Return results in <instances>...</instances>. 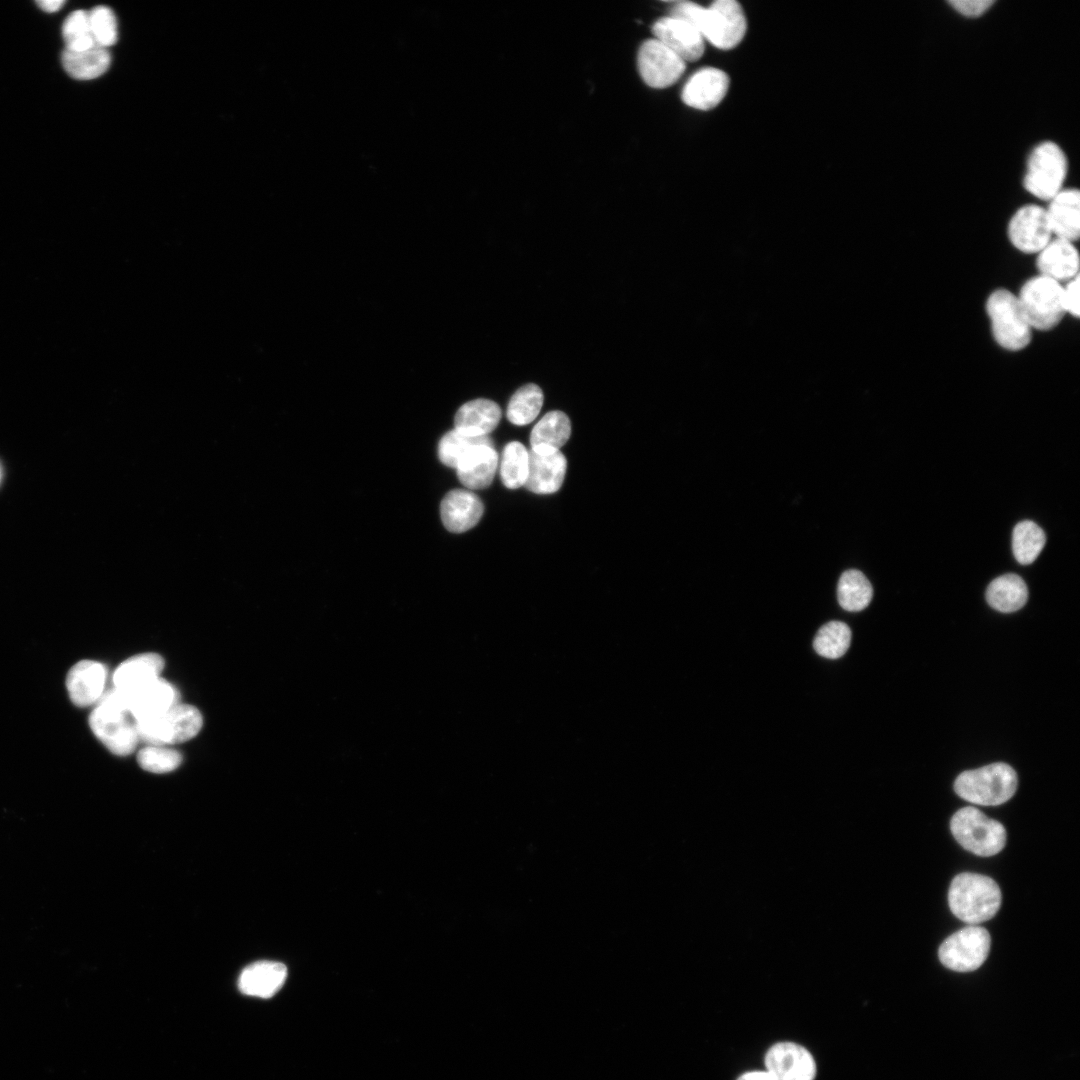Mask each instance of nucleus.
Wrapping results in <instances>:
<instances>
[{
  "mask_svg": "<svg viewBox=\"0 0 1080 1080\" xmlns=\"http://www.w3.org/2000/svg\"><path fill=\"white\" fill-rule=\"evenodd\" d=\"M670 16L682 19L696 28L708 41L719 49H732L745 36L747 20L741 5L735 0H717L709 7L693 2H678Z\"/></svg>",
  "mask_w": 1080,
  "mask_h": 1080,
  "instance_id": "f257e3e1",
  "label": "nucleus"
},
{
  "mask_svg": "<svg viewBox=\"0 0 1080 1080\" xmlns=\"http://www.w3.org/2000/svg\"><path fill=\"white\" fill-rule=\"evenodd\" d=\"M948 903L951 912L958 919L977 925L997 913L1001 905V891L992 878L965 872L952 880Z\"/></svg>",
  "mask_w": 1080,
  "mask_h": 1080,
  "instance_id": "f03ea898",
  "label": "nucleus"
},
{
  "mask_svg": "<svg viewBox=\"0 0 1080 1080\" xmlns=\"http://www.w3.org/2000/svg\"><path fill=\"white\" fill-rule=\"evenodd\" d=\"M985 311L992 337L999 347L1018 352L1030 344L1033 330L1016 294L1005 288L993 290L986 299Z\"/></svg>",
  "mask_w": 1080,
  "mask_h": 1080,
  "instance_id": "7ed1b4c3",
  "label": "nucleus"
},
{
  "mask_svg": "<svg viewBox=\"0 0 1080 1080\" xmlns=\"http://www.w3.org/2000/svg\"><path fill=\"white\" fill-rule=\"evenodd\" d=\"M1017 775L1002 762L962 772L954 782V790L962 799L983 806H997L1008 801L1016 792Z\"/></svg>",
  "mask_w": 1080,
  "mask_h": 1080,
  "instance_id": "20e7f679",
  "label": "nucleus"
},
{
  "mask_svg": "<svg viewBox=\"0 0 1080 1080\" xmlns=\"http://www.w3.org/2000/svg\"><path fill=\"white\" fill-rule=\"evenodd\" d=\"M1067 173L1064 150L1056 142L1044 140L1029 152L1022 184L1035 198L1049 201L1064 188Z\"/></svg>",
  "mask_w": 1080,
  "mask_h": 1080,
  "instance_id": "39448f33",
  "label": "nucleus"
},
{
  "mask_svg": "<svg viewBox=\"0 0 1080 1080\" xmlns=\"http://www.w3.org/2000/svg\"><path fill=\"white\" fill-rule=\"evenodd\" d=\"M1063 284L1037 274L1027 279L1016 294L1032 330L1049 331L1066 315L1062 302Z\"/></svg>",
  "mask_w": 1080,
  "mask_h": 1080,
  "instance_id": "423d86ee",
  "label": "nucleus"
},
{
  "mask_svg": "<svg viewBox=\"0 0 1080 1080\" xmlns=\"http://www.w3.org/2000/svg\"><path fill=\"white\" fill-rule=\"evenodd\" d=\"M950 829L964 849L978 856H993L1006 844L1004 826L975 807L959 809L951 818Z\"/></svg>",
  "mask_w": 1080,
  "mask_h": 1080,
  "instance_id": "0eeeda50",
  "label": "nucleus"
},
{
  "mask_svg": "<svg viewBox=\"0 0 1080 1080\" xmlns=\"http://www.w3.org/2000/svg\"><path fill=\"white\" fill-rule=\"evenodd\" d=\"M202 724V715L197 708L179 703L157 716L135 721L138 738L157 746L190 740Z\"/></svg>",
  "mask_w": 1080,
  "mask_h": 1080,
  "instance_id": "6e6552de",
  "label": "nucleus"
},
{
  "mask_svg": "<svg viewBox=\"0 0 1080 1080\" xmlns=\"http://www.w3.org/2000/svg\"><path fill=\"white\" fill-rule=\"evenodd\" d=\"M991 945L988 931L977 925L967 926L948 936L940 945L941 963L957 972L979 968L986 960Z\"/></svg>",
  "mask_w": 1080,
  "mask_h": 1080,
  "instance_id": "1a4fd4ad",
  "label": "nucleus"
},
{
  "mask_svg": "<svg viewBox=\"0 0 1080 1080\" xmlns=\"http://www.w3.org/2000/svg\"><path fill=\"white\" fill-rule=\"evenodd\" d=\"M131 717L128 711L97 703L89 716V725L94 735L112 753L126 756L135 750L139 739L135 720H131Z\"/></svg>",
  "mask_w": 1080,
  "mask_h": 1080,
  "instance_id": "9d476101",
  "label": "nucleus"
},
{
  "mask_svg": "<svg viewBox=\"0 0 1080 1080\" xmlns=\"http://www.w3.org/2000/svg\"><path fill=\"white\" fill-rule=\"evenodd\" d=\"M1007 236L1011 245L1025 254H1037L1053 238L1045 207L1025 204L1010 217Z\"/></svg>",
  "mask_w": 1080,
  "mask_h": 1080,
  "instance_id": "9b49d317",
  "label": "nucleus"
},
{
  "mask_svg": "<svg viewBox=\"0 0 1080 1080\" xmlns=\"http://www.w3.org/2000/svg\"><path fill=\"white\" fill-rule=\"evenodd\" d=\"M637 65L643 81L653 88L671 86L686 68V63L678 55L655 38L641 45Z\"/></svg>",
  "mask_w": 1080,
  "mask_h": 1080,
  "instance_id": "f8f14e48",
  "label": "nucleus"
},
{
  "mask_svg": "<svg viewBox=\"0 0 1080 1080\" xmlns=\"http://www.w3.org/2000/svg\"><path fill=\"white\" fill-rule=\"evenodd\" d=\"M766 1071L776 1080H814L816 1063L811 1053L793 1042H779L765 1055Z\"/></svg>",
  "mask_w": 1080,
  "mask_h": 1080,
  "instance_id": "ddd939ff",
  "label": "nucleus"
},
{
  "mask_svg": "<svg viewBox=\"0 0 1080 1080\" xmlns=\"http://www.w3.org/2000/svg\"><path fill=\"white\" fill-rule=\"evenodd\" d=\"M567 470V460L560 450L531 448L525 488L536 494H551L560 489Z\"/></svg>",
  "mask_w": 1080,
  "mask_h": 1080,
  "instance_id": "4468645a",
  "label": "nucleus"
},
{
  "mask_svg": "<svg viewBox=\"0 0 1080 1080\" xmlns=\"http://www.w3.org/2000/svg\"><path fill=\"white\" fill-rule=\"evenodd\" d=\"M655 39L678 55L685 63L699 60L705 51V40L699 31L686 21L667 16L652 27Z\"/></svg>",
  "mask_w": 1080,
  "mask_h": 1080,
  "instance_id": "2eb2a0df",
  "label": "nucleus"
},
{
  "mask_svg": "<svg viewBox=\"0 0 1080 1080\" xmlns=\"http://www.w3.org/2000/svg\"><path fill=\"white\" fill-rule=\"evenodd\" d=\"M125 692L128 696L129 712L135 721L157 716L177 704L179 699L177 690L161 677Z\"/></svg>",
  "mask_w": 1080,
  "mask_h": 1080,
  "instance_id": "dca6fc26",
  "label": "nucleus"
},
{
  "mask_svg": "<svg viewBox=\"0 0 1080 1080\" xmlns=\"http://www.w3.org/2000/svg\"><path fill=\"white\" fill-rule=\"evenodd\" d=\"M728 75L714 67L696 71L685 83L681 97L683 102L698 110H710L725 97L729 88Z\"/></svg>",
  "mask_w": 1080,
  "mask_h": 1080,
  "instance_id": "f3484780",
  "label": "nucleus"
},
{
  "mask_svg": "<svg viewBox=\"0 0 1080 1080\" xmlns=\"http://www.w3.org/2000/svg\"><path fill=\"white\" fill-rule=\"evenodd\" d=\"M1038 274L1061 284L1079 276V253L1073 242L1053 237L1036 254Z\"/></svg>",
  "mask_w": 1080,
  "mask_h": 1080,
  "instance_id": "a211bd4d",
  "label": "nucleus"
},
{
  "mask_svg": "<svg viewBox=\"0 0 1080 1080\" xmlns=\"http://www.w3.org/2000/svg\"><path fill=\"white\" fill-rule=\"evenodd\" d=\"M483 511L480 498L467 489L449 491L440 505L442 523L452 533H462L473 528L481 519Z\"/></svg>",
  "mask_w": 1080,
  "mask_h": 1080,
  "instance_id": "6ab92c4d",
  "label": "nucleus"
},
{
  "mask_svg": "<svg viewBox=\"0 0 1080 1080\" xmlns=\"http://www.w3.org/2000/svg\"><path fill=\"white\" fill-rule=\"evenodd\" d=\"M107 671L103 664L93 660L76 663L66 677V688L71 701L79 707L97 703L103 695Z\"/></svg>",
  "mask_w": 1080,
  "mask_h": 1080,
  "instance_id": "aec40b11",
  "label": "nucleus"
},
{
  "mask_svg": "<svg viewBox=\"0 0 1080 1080\" xmlns=\"http://www.w3.org/2000/svg\"><path fill=\"white\" fill-rule=\"evenodd\" d=\"M1053 237L1075 243L1080 235V192L1063 188L1045 208Z\"/></svg>",
  "mask_w": 1080,
  "mask_h": 1080,
  "instance_id": "412c9836",
  "label": "nucleus"
},
{
  "mask_svg": "<svg viewBox=\"0 0 1080 1080\" xmlns=\"http://www.w3.org/2000/svg\"><path fill=\"white\" fill-rule=\"evenodd\" d=\"M498 460L494 445H476L458 461L455 467L457 476L460 482L470 490L485 488L494 479Z\"/></svg>",
  "mask_w": 1080,
  "mask_h": 1080,
  "instance_id": "4be33fe9",
  "label": "nucleus"
},
{
  "mask_svg": "<svg viewBox=\"0 0 1080 1080\" xmlns=\"http://www.w3.org/2000/svg\"><path fill=\"white\" fill-rule=\"evenodd\" d=\"M287 977L284 964L259 961L247 966L238 980L239 990L249 996L270 998L283 986Z\"/></svg>",
  "mask_w": 1080,
  "mask_h": 1080,
  "instance_id": "5701e85b",
  "label": "nucleus"
},
{
  "mask_svg": "<svg viewBox=\"0 0 1080 1080\" xmlns=\"http://www.w3.org/2000/svg\"><path fill=\"white\" fill-rule=\"evenodd\" d=\"M501 408L489 399H475L463 404L455 414L454 428L472 436H489L501 419Z\"/></svg>",
  "mask_w": 1080,
  "mask_h": 1080,
  "instance_id": "b1692460",
  "label": "nucleus"
},
{
  "mask_svg": "<svg viewBox=\"0 0 1080 1080\" xmlns=\"http://www.w3.org/2000/svg\"><path fill=\"white\" fill-rule=\"evenodd\" d=\"M163 658L156 653H143L122 662L113 673L114 687L130 691L143 683L160 677Z\"/></svg>",
  "mask_w": 1080,
  "mask_h": 1080,
  "instance_id": "393cba45",
  "label": "nucleus"
},
{
  "mask_svg": "<svg viewBox=\"0 0 1080 1080\" xmlns=\"http://www.w3.org/2000/svg\"><path fill=\"white\" fill-rule=\"evenodd\" d=\"M61 62L67 74L72 78L91 80L100 77L109 69L111 55L107 48L98 45L83 51L65 49Z\"/></svg>",
  "mask_w": 1080,
  "mask_h": 1080,
  "instance_id": "a878e982",
  "label": "nucleus"
},
{
  "mask_svg": "<svg viewBox=\"0 0 1080 1080\" xmlns=\"http://www.w3.org/2000/svg\"><path fill=\"white\" fill-rule=\"evenodd\" d=\"M1028 599L1024 580L1016 574L995 578L987 587L986 600L997 611L1011 613L1022 608Z\"/></svg>",
  "mask_w": 1080,
  "mask_h": 1080,
  "instance_id": "bb28decb",
  "label": "nucleus"
},
{
  "mask_svg": "<svg viewBox=\"0 0 1080 1080\" xmlns=\"http://www.w3.org/2000/svg\"><path fill=\"white\" fill-rule=\"evenodd\" d=\"M571 434L568 416L559 410L546 413L533 427L530 434L531 448L556 449L566 444Z\"/></svg>",
  "mask_w": 1080,
  "mask_h": 1080,
  "instance_id": "cd10ccee",
  "label": "nucleus"
},
{
  "mask_svg": "<svg viewBox=\"0 0 1080 1080\" xmlns=\"http://www.w3.org/2000/svg\"><path fill=\"white\" fill-rule=\"evenodd\" d=\"M872 596L871 583L861 571L851 569L840 576L837 598L843 609L850 612L861 611L869 605Z\"/></svg>",
  "mask_w": 1080,
  "mask_h": 1080,
  "instance_id": "c85d7f7f",
  "label": "nucleus"
},
{
  "mask_svg": "<svg viewBox=\"0 0 1080 1080\" xmlns=\"http://www.w3.org/2000/svg\"><path fill=\"white\" fill-rule=\"evenodd\" d=\"M543 401L541 388L533 383L526 384L512 395L507 406V419L517 426L527 425L538 416Z\"/></svg>",
  "mask_w": 1080,
  "mask_h": 1080,
  "instance_id": "c756f323",
  "label": "nucleus"
},
{
  "mask_svg": "<svg viewBox=\"0 0 1080 1080\" xmlns=\"http://www.w3.org/2000/svg\"><path fill=\"white\" fill-rule=\"evenodd\" d=\"M1046 542L1044 531L1034 522H1019L1012 533V550L1022 565L1031 564L1040 554Z\"/></svg>",
  "mask_w": 1080,
  "mask_h": 1080,
  "instance_id": "7c9ffc66",
  "label": "nucleus"
},
{
  "mask_svg": "<svg viewBox=\"0 0 1080 1080\" xmlns=\"http://www.w3.org/2000/svg\"><path fill=\"white\" fill-rule=\"evenodd\" d=\"M529 469V451L518 442H509L503 449L500 462L502 483L509 489L524 486Z\"/></svg>",
  "mask_w": 1080,
  "mask_h": 1080,
  "instance_id": "2f4dec72",
  "label": "nucleus"
},
{
  "mask_svg": "<svg viewBox=\"0 0 1080 1080\" xmlns=\"http://www.w3.org/2000/svg\"><path fill=\"white\" fill-rule=\"evenodd\" d=\"M850 642L851 630L848 625L840 621H831L818 630L813 647L819 655L837 659L847 652Z\"/></svg>",
  "mask_w": 1080,
  "mask_h": 1080,
  "instance_id": "473e14b6",
  "label": "nucleus"
},
{
  "mask_svg": "<svg viewBox=\"0 0 1080 1080\" xmlns=\"http://www.w3.org/2000/svg\"><path fill=\"white\" fill-rule=\"evenodd\" d=\"M480 444L494 445L490 436H472L454 428L441 438L438 456L444 465L455 468L468 450Z\"/></svg>",
  "mask_w": 1080,
  "mask_h": 1080,
  "instance_id": "72a5a7b5",
  "label": "nucleus"
},
{
  "mask_svg": "<svg viewBox=\"0 0 1080 1080\" xmlns=\"http://www.w3.org/2000/svg\"><path fill=\"white\" fill-rule=\"evenodd\" d=\"M65 49L83 51L97 45L93 39L87 11L76 10L70 13L62 26Z\"/></svg>",
  "mask_w": 1080,
  "mask_h": 1080,
  "instance_id": "f704fd0d",
  "label": "nucleus"
},
{
  "mask_svg": "<svg viewBox=\"0 0 1080 1080\" xmlns=\"http://www.w3.org/2000/svg\"><path fill=\"white\" fill-rule=\"evenodd\" d=\"M91 34L98 46L107 48L118 39L117 20L107 6H96L88 12Z\"/></svg>",
  "mask_w": 1080,
  "mask_h": 1080,
  "instance_id": "c9c22d12",
  "label": "nucleus"
},
{
  "mask_svg": "<svg viewBox=\"0 0 1080 1080\" xmlns=\"http://www.w3.org/2000/svg\"><path fill=\"white\" fill-rule=\"evenodd\" d=\"M137 759L142 769L152 773L173 771L182 762V756L178 751L157 745L141 749Z\"/></svg>",
  "mask_w": 1080,
  "mask_h": 1080,
  "instance_id": "e433bc0d",
  "label": "nucleus"
},
{
  "mask_svg": "<svg viewBox=\"0 0 1080 1080\" xmlns=\"http://www.w3.org/2000/svg\"><path fill=\"white\" fill-rule=\"evenodd\" d=\"M996 3L995 0H950L948 4L959 15L977 18L987 13Z\"/></svg>",
  "mask_w": 1080,
  "mask_h": 1080,
  "instance_id": "4c0bfd02",
  "label": "nucleus"
},
{
  "mask_svg": "<svg viewBox=\"0 0 1080 1080\" xmlns=\"http://www.w3.org/2000/svg\"><path fill=\"white\" fill-rule=\"evenodd\" d=\"M1079 290V276L1067 281L1062 286V302L1065 313L1074 318H1079L1080 315Z\"/></svg>",
  "mask_w": 1080,
  "mask_h": 1080,
  "instance_id": "58836bf2",
  "label": "nucleus"
},
{
  "mask_svg": "<svg viewBox=\"0 0 1080 1080\" xmlns=\"http://www.w3.org/2000/svg\"><path fill=\"white\" fill-rule=\"evenodd\" d=\"M39 8L48 13H54L65 4L63 0H39L36 2Z\"/></svg>",
  "mask_w": 1080,
  "mask_h": 1080,
  "instance_id": "ea45409f",
  "label": "nucleus"
},
{
  "mask_svg": "<svg viewBox=\"0 0 1080 1080\" xmlns=\"http://www.w3.org/2000/svg\"><path fill=\"white\" fill-rule=\"evenodd\" d=\"M738 1080H776L767 1071H752L741 1075Z\"/></svg>",
  "mask_w": 1080,
  "mask_h": 1080,
  "instance_id": "a19ab883",
  "label": "nucleus"
}]
</instances>
